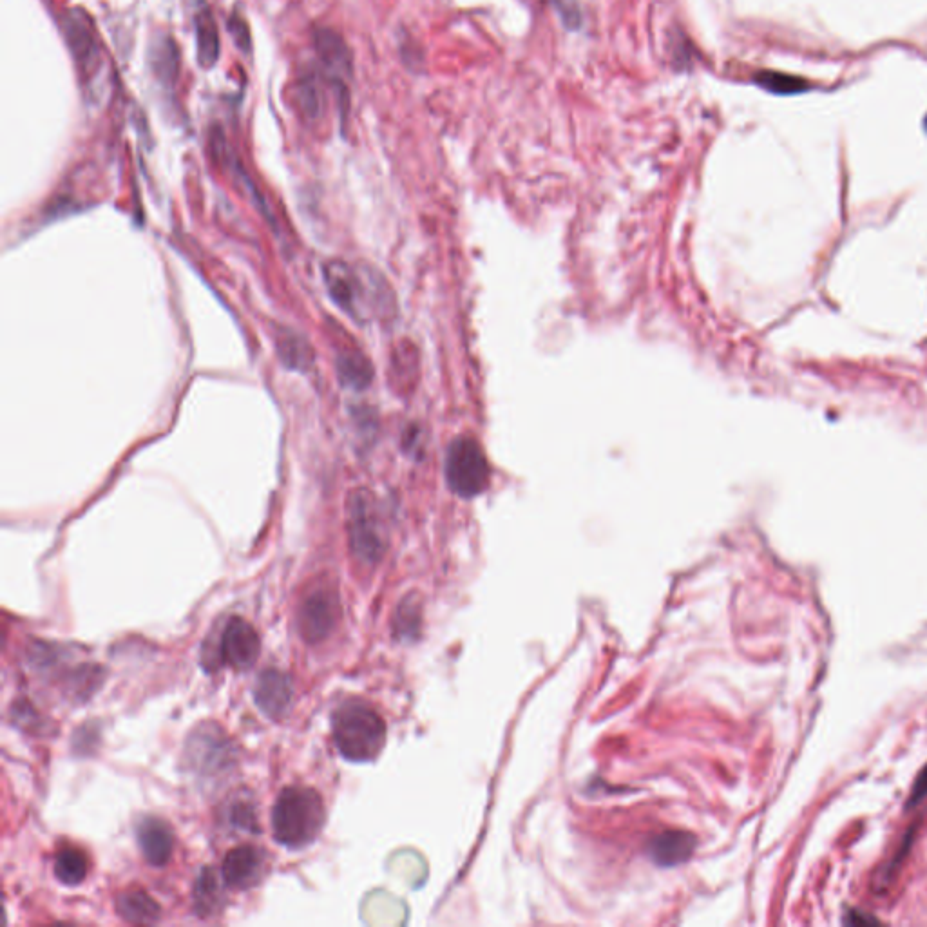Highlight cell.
<instances>
[{"instance_id": "1", "label": "cell", "mask_w": 927, "mask_h": 927, "mask_svg": "<svg viewBox=\"0 0 927 927\" xmlns=\"http://www.w3.org/2000/svg\"><path fill=\"white\" fill-rule=\"evenodd\" d=\"M326 821L325 803L314 788L288 786L272 810V830L279 844L299 850L316 841Z\"/></svg>"}, {"instance_id": "2", "label": "cell", "mask_w": 927, "mask_h": 927, "mask_svg": "<svg viewBox=\"0 0 927 927\" xmlns=\"http://www.w3.org/2000/svg\"><path fill=\"white\" fill-rule=\"evenodd\" d=\"M332 730L335 746L354 763L373 761L386 745L383 717L363 701H346L337 708Z\"/></svg>"}, {"instance_id": "3", "label": "cell", "mask_w": 927, "mask_h": 927, "mask_svg": "<svg viewBox=\"0 0 927 927\" xmlns=\"http://www.w3.org/2000/svg\"><path fill=\"white\" fill-rule=\"evenodd\" d=\"M348 533L350 547L363 564L379 562L386 549V536L375 500L364 489L355 491L348 500Z\"/></svg>"}, {"instance_id": "4", "label": "cell", "mask_w": 927, "mask_h": 927, "mask_svg": "<svg viewBox=\"0 0 927 927\" xmlns=\"http://www.w3.org/2000/svg\"><path fill=\"white\" fill-rule=\"evenodd\" d=\"M446 478L462 498L480 495L489 484V462L477 440L459 437L451 442L446 457Z\"/></svg>"}, {"instance_id": "5", "label": "cell", "mask_w": 927, "mask_h": 927, "mask_svg": "<svg viewBox=\"0 0 927 927\" xmlns=\"http://www.w3.org/2000/svg\"><path fill=\"white\" fill-rule=\"evenodd\" d=\"M187 765L200 777H220L236 763V750L230 737L216 725H203L194 730L185 748Z\"/></svg>"}, {"instance_id": "6", "label": "cell", "mask_w": 927, "mask_h": 927, "mask_svg": "<svg viewBox=\"0 0 927 927\" xmlns=\"http://www.w3.org/2000/svg\"><path fill=\"white\" fill-rule=\"evenodd\" d=\"M339 620V594L328 583H321L306 594L297 611V629L306 643L325 641L334 632Z\"/></svg>"}, {"instance_id": "7", "label": "cell", "mask_w": 927, "mask_h": 927, "mask_svg": "<svg viewBox=\"0 0 927 927\" xmlns=\"http://www.w3.org/2000/svg\"><path fill=\"white\" fill-rule=\"evenodd\" d=\"M261 640L247 620L234 616L221 632L220 658L234 670H247L258 661Z\"/></svg>"}, {"instance_id": "8", "label": "cell", "mask_w": 927, "mask_h": 927, "mask_svg": "<svg viewBox=\"0 0 927 927\" xmlns=\"http://www.w3.org/2000/svg\"><path fill=\"white\" fill-rule=\"evenodd\" d=\"M267 870V853L258 846L241 844L227 853L221 875L230 888L250 889L258 886Z\"/></svg>"}, {"instance_id": "9", "label": "cell", "mask_w": 927, "mask_h": 927, "mask_svg": "<svg viewBox=\"0 0 927 927\" xmlns=\"http://www.w3.org/2000/svg\"><path fill=\"white\" fill-rule=\"evenodd\" d=\"M254 699L265 716L283 719L294 703L292 678L278 669L263 670L254 687Z\"/></svg>"}, {"instance_id": "10", "label": "cell", "mask_w": 927, "mask_h": 927, "mask_svg": "<svg viewBox=\"0 0 927 927\" xmlns=\"http://www.w3.org/2000/svg\"><path fill=\"white\" fill-rule=\"evenodd\" d=\"M326 287L334 297L335 303L346 310L348 314L357 316L363 310V301H366V287L364 279L354 267L334 261L325 268Z\"/></svg>"}, {"instance_id": "11", "label": "cell", "mask_w": 927, "mask_h": 927, "mask_svg": "<svg viewBox=\"0 0 927 927\" xmlns=\"http://www.w3.org/2000/svg\"><path fill=\"white\" fill-rule=\"evenodd\" d=\"M138 846L145 861L154 868H162L171 861L174 851V835L167 822L158 817H145L136 830Z\"/></svg>"}, {"instance_id": "12", "label": "cell", "mask_w": 927, "mask_h": 927, "mask_svg": "<svg viewBox=\"0 0 927 927\" xmlns=\"http://www.w3.org/2000/svg\"><path fill=\"white\" fill-rule=\"evenodd\" d=\"M314 46L335 84L346 87V77L352 73V57L345 40L332 29L321 28L314 33Z\"/></svg>"}, {"instance_id": "13", "label": "cell", "mask_w": 927, "mask_h": 927, "mask_svg": "<svg viewBox=\"0 0 927 927\" xmlns=\"http://www.w3.org/2000/svg\"><path fill=\"white\" fill-rule=\"evenodd\" d=\"M64 31L78 66L86 71L84 75H93L96 67L100 66V49L96 46L93 33L86 26V20L78 15H67Z\"/></svg>"}, {"instance_id": "14", "label": "cell", "mask_w": 927, "mask_h": 927, "mask_svg": "<svg viewBox=\"0 0 927 927\" xmlns=\"http://www.w3.org/2000/svg\"><path fill=\"white\" fill-rule=\"evenodd\" d=\"M696 848V837L689 832L669 830V832L656 835L649 842V855L652 861L661 866H678L681 862L689 861L692 851Z\"/></svg>"}, {"instance_id": "15", "label": "cell", "mask_w": 927, "mask_h": 927, "mask_svg": "<svg viewBox=\"0 0 927 927\" xmlns=\"http://www.w3.org/2000/svg\"><path fill=\"white\" fill-rule=\"evenodd\" d=\"M120 917L133 924H153L160 918V906L142 889H129L116 899Z\"/></svg>"}, {"instance_id": "16", "label": "cell", "mask_w": 927, "mask_h": 927, "mask_svg": "<svg viewBox=\"0 0 927 927\" xmlns=\"http://www.w3.org/2000/svg\"><path fill=\"white\" fill-rule=\"evenodd\" d=\"M225 895L221 888L218 875L212 868H205L201 871L200 877L196 880L194 886V909L200 917H212L218 915V911L223 908Z\"/></svg>"}, {"instance_id": "17", "label": "cell", "mask_w": 927, "mask_h": 927, "mask_svg": "<svg viewBox=\"0 0 927 927\" xmlns=\"http://www.w3.org/2000/svg\"><path fill=\"white\" fill-rule=\"evenodd\" d=\"M196 49L201 67H212L220 58V33L209 10H201L194 20Z\"/></svg>"}, {"instance_id": "18", "label": "cell", "mask_w": 927, "mask_h": 927, "mask_svg": "<svg viewBox=\"0 0 927 927\" xmlns=\"http://www.w3.org/2000/svg\"><path fill=\"white\" fill-rule=\"evenodd\" d=\"M89 873V857L77 846H66L58 851L55 875L66 886H78Z\"/></svg>"}, {"instance_id": "19", "label": "cell", "mask_w": 927, "mask_h": 927, "mask_svg": "<svg viewBox=\"0 0 927 927\" xmlns=\"http://www.w3.org/2000/svg\"><path fill=\"white\" fill-rule=\"evenodd\" d=\"M178 64H180V55H178L176 42L171 37L162 35L151 48V66H153L154 75L160 78L163 84L171 86L178 75Z\"/></svg>"}, {"instance_id": "20", "label": "cell", "mask_w": 927, "mask_h": 927, "mask_svg": "<svg viewBox=\"0 0 927 927\" xmlns=\"http://www.w3.org/2000/svg\"><path fill=\"white\" fill-rule=\"evenodd\" d=\"M337 368H339V375H341V379H343L346 386L361 390V388H366L368 383L372 381V366L366 361L364 355H341Z\"/></svg>"}, {"instance_id": "21", "label": "cell", "mask_w": 927, "mask_h": 927, "mask_svg": "<svg viewBox=\"0 0 927 927\" xmlns=\"http://www.w3.org/2000/svg\"><path fill=\"white\" fill-rule=\"evenodd\" d=\"M297 100L308 118H319L325 111L323 87L316 75H305L297 86Z\"/></svg>"}, {"instance_id": "22", "label": "cell", "mask_w": 927, "mask_h": 927, "mask_svg": "<svg viewBox=\"0 0 927 927\" xmlns=\"http://www.w3.org/2000/svg\"><path fill=\"white\" fill-rule=\"evenodd\" d=\"M279 357L292 368H305L312 361V352L301 337L294 334H285L278 337Z\"/></svg>"}, {"instance_id": "23", "label": "cell", "mask_w": 927, "mask_h": 927, "mask_svg": "<svg viewBox=\"0 0 927 927\" xmlns=\"http://www.w3.org/2000/svg\"><path fill=\"white\" fill-rule=\"evenodd\" d=\"M755 82L759 86L775 93V95H794L808 89V84L801 78L790 77V75H781V73H772V71H763L755 77Z\"/></svg>"}, {"instance_id": "24", "label": "cell", "mask_w": 927, "mask_h": 927, "mask_svg": "<svg viewBox=\"0 0 927 927\" xmlns=\"http://www.w3.org/2000/svg\"><path fill=\"white\" fill-rule=\"evenodd\" d=\"M230 824L241 830H256V813L249 803H234L230 806Z\"/></svg>"}, {"instance_id": "25", "label": "cell", "mask_w": 927, "mask_h": 927, "mask_svg": "<svg viewBox=\"0 0 927 927\" xmlns=\"http://www.w3.org/2000/svg\"><path fill=\"white\" fill-rule=\"evenodd\" d=\"M551 2L555 4L556 10L567 26L576 28L580 24V10L576 6V0H551Z\"/></svg>"}, {"instance_id": "26", "label": "cell", "mask_w": 927, "mask_h": 927, "mask_svg": "<svg viewBox=\"0 0 927 927\" xmlns=\"http://www.w3.org/2000/svg\"><path fill=\"white\" fill-rule=\"evenodd\" d=\"M229 31L230 35H234V39L238 42L239 48L243 51H247L250 48L249 40V28L245 24V20L239 19V17H232L229 20Z\"/></svg>"}, {"instance_id": "27", "label": "cell", "mask_w": 927, "mask_h": 927, "mask_svg": "<svg viewBox=\"0 0 927 927\" xmlns=\"http://www.w3.org/2000/svg\"><path fill=\"white\" fill-rule=\"evenodd\" d=\"M927 797V766L918 774L917 783L913 786V792H911V797H909L908 808L911 806H917L918 803H922Z\"/></svg>"}, {"instance_id": "28", "label": "cell", "mask_w": 927, "mask_h": 927, "mask_svg": "<svg viewBox=\"0 0 927 927\" xmlns=\"http://www.w3.org/2000/svg\"><path fill=\"white\" fill-rule=\"evenodd\" d=\"M924 125H926V129H927V116H926V122H924Z\"/></svg>"}]
</instances>
